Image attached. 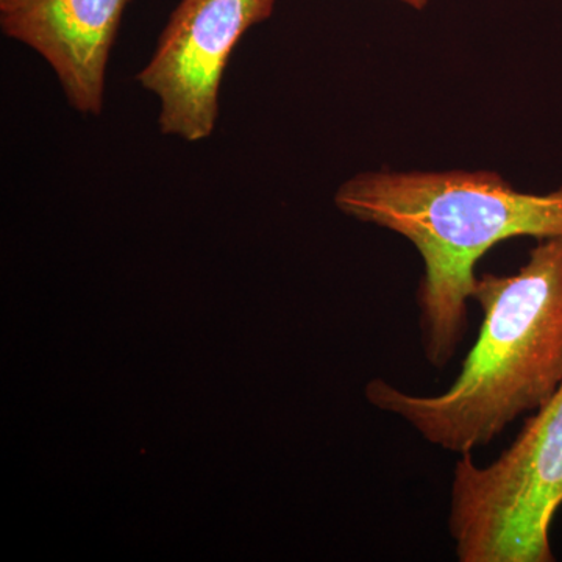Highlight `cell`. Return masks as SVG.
Instances as JSON below:
<instances>
[{
    "label": "cell",
    "mask_w": 562,
    "mask_h": 562,
    "mask_svg": "<svg viewBox=\"0 0 562 562\" xmlns=\"http://www.w3.org/2000/svg\"><path fill=\"white\" fill-rule=\"evenodd\" d=\"M397 2L405 3V5L412 7L413 10L422 11L427 9L430 0H397Z\"/></svg>",
    "instance_id": "6"
},
{
    "label": "cell",
    "mask_w": 562,
    "mask_h": 562,
    "mask_svg": "<svg viewBox=\"0 0 562 562\" xmlns=\"http://www.w3.org/2000/svg\"><path fill=\"white\" fill-rule=\"evenodd\" d=\"M335 205L419 251L422 350L436 369L453 360L468 331L476 262L508 239L562 236V184L536 194L494 171L361 172L338 188Z\"/></svg>",
    "instance_id": "1"
},
{
    "label": "cell",
    "mask_w": 562,
    "mask_h": 562,
    "mask_svg": "<svg viewBox=\"0 0 562 562\" xmlns=\"http://www.w3.org/2000/svg\"><path fill=\"white\" fill-rule=\"evenodd\" d=\"M132 2L0 0V27L50 66L74 110L101 116L111 50Z\"/></svg>",
    "instance_id": "5"
},
{
    "label": "cell",
    "mask_w": 562,
    "mask_h": 562,
    "mask_svg": "<svg viewBox=\"0 0 562 562\" xmlns=\"http://www.w3.org/2000/svg\"><path fill=\"white\" fill-rule=\"evenodd\" d=\"M562 506V383L490 464H454L449 532L460 562H552Z\"/></svg>",
    "instance_id": "3"
},
{
    "label": "cell",
    "mask_w": 562,
    "mask_h": 562,
    "mask_svg": "<svg viewBox=\"0 0 562 562\" xmlns=\"http://www.w3.org/2000/svg\"><path fill=\"white\" fill-rule=\"evenodd\" d=\"M277 0H180L136 80L160 102L162 135L209 139L220 120L222 79L233 50L268 21Z\"/></svg>",
    "instance_id": "4"
},
{
    "label": "cell",
    "mask_w": 562,
    "mask_h": 562,
    "mask_svg": "<svg viewBox=\"0 0 562 562\" xmlns=\"http://www.w3.org/2000/svg\"><path fill=\"white\" fill-rule=\"evenodd\" d=\"M472 301L482 327L446 391L414 394L383 379L364 390L376 409L458 457L538 412L562 383V236L539 239L516 273L476 276Z\"/></svg>",
    "instance_id": "2"
}]
</instances>
